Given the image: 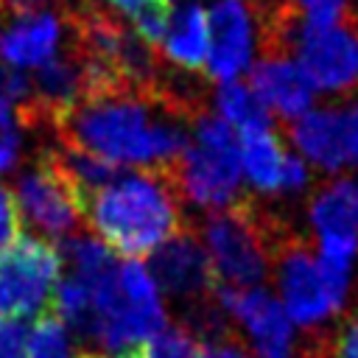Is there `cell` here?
Masks as SVG:
<instances>
[{
  "label": "cell",
  "instance_id": "cell-14",
  "mask_svg": "<svg viewBox=\"0 0 358 358\" xmlns=\"http://www.w3.org/2000/svg\"><path fill=\"white\" fill-rule=\"evenodd\" d=\"M215 302L227 316H232L252 338L255 352L282 355L294 344V327L280 299H274L263 285L257 288H224L215 285Z\"/></svg>",
  "mask_w": 358,
  "mask_h": 358
},
{
  "label": "cell",
  "instance_id": "cell-31",
  "mask_svg": "<svg viewBox=\"0 0 358 358\" xmlns=\"http://www.w3.org/2000/svg\"><path fill=\"white\" fill-rule=\"evenodd\" d=\"M263 358H296V355H294V350H288V352H282V355H263Z\"/></svg>",
  "mask_w": 358,
  "mask_h": 358
},
{
  "label": "cell",
  "instance_id": "cell-12",
  "mask_svg": "<svg viewBox=\"0 0 358 358\" xmlns=\"http://www.w3.org/2000/svg\"><path fill=\"white\" fill-rule=\"evenodd\" d=\"M148 268L157 285L171 299L185 305V316L210 305V294H215V277L204 243H199L190 232H179L176 238L162 243L151 255Z\"/></svg>",
  "mask_w": 358,
  "mask_h": 358
},
{
  "label": "cell",
  "instance_id": "cell-20",
  "mask_svg": "<svg viewBox=\"0 0 358 358\" xmlns=\"http://www.w3.org/2000/svg\"><path fill=\"white\" fill-rule=\"evenodd\" d=\"M28 358H78L73 352L67 324L53 310L36 319L28 341Z\"/></svg>",
  "mask_w": 358,
  "mask_h": 358
},
{
  "label": "cell",
  "instance_id": "cell-1",
  "mask_svg": "<svg viewBox=\"0 0 358 358\" xmlns=\"http://www.w3.org/2000/svg\"><path fill=\"white\" fill-rule=\"evenodd\" d=\"M193 101L168 84L143 90L109 84L87 92L56 123L59 143L81 148L109 165L171 171L190 143Z\"/></svg>",
  "mask_w": 358,
  "mask_h": 358
},
{
  "label": "cell",
  "instance_id": "cell-22",
  "mask_svg": "<svg viewBox=\"0 0 358 358\" xmlns=\"http://www.w3.org/2000/svg\"><path fill=\"white\" fill-rule=\"evenodd\" d=\"M201 350L199 336L185 324H165L145 347L140 350L143 358H196Z\"/></svg>",
  "mask_w": 358,
  "mask_h": 358
},
{
  "label": "cell",
  "instance_id": "cell-11",
  "mask_svg": "<svg viewBox=\"0 0 358 358\" xmlns=\"http://www.w3.org/2000/svg\"><path fill=\"white\" fill-rule=\"evenodd\" d=\"M207 62L204 70L213 81H238L252 67L257 50V17L246 0H215L207 8Z\"/></svg>",
  "mask_w": 358,
  "mask_h": 358
},
{
  "label": "cell",
  "instance_id": "cell-23",
  "mask_svg": "<svg viewBox=\"0 0 358 358\" xmlns=\"http://www.w3.org/2000/svg\"><path fill=\"white\" fill-rule=\"evenodd\" d=\"M308 25H333L347 17V0H291Z\"/></svg>",
  "mask_w": 358,
  "mask_h": 358
},
{
  "label": "cell",
  "instance_id": "cell-8",
  "mask_svg": "<svg viewBox=\"0 0 358 358\" xmlns=\"http://www.w3.org/2000/svg\"><path fill=\"white\" fill-rule=\"evenodd\" d=\"M11 196L20 218L45 238H70L84 215V196L50 157L22 171Z\"/></svg>",
  "mask_w": 358,
  "mask_h": 358
},
{
  "label": "cell",
  "instance_id": "cell-33",
  "mask_svg": "<svg viewBox=\"0 0 358 358\" xmlns=\"http://www.w3.org/2000/svg\"><path fill=\"white\" fill-rule=\"evenodd\" d=\"M159 3H168V0H159Z\"/></svg>",
  "mask_w": 358,
  "mask_h": 358
},
{
  "label": "cell",
  "instance_id": "cell-32",
  "mask_svg": "<svg viewBox=\"0 0 358 358\" xmlns=\"http://www.w3.org/2000/svg\"><path fill=\"white\" fill-rule=\"evenodd\" d=\"M98 358H106V355H98ZM115 358H143L140 352H126V355H115Z\"/></svg>",
  "mask_w": 358,
  "mask_h": 358
},
{
  "label": "cell",
  "instance_id": "cell-13",
  "mask_svg": "<svg viewBox=\"0 0 358 358\" xmlns=\"http://www.w3.org/2000/svg\"><path fill=\"white\" fill-rule=\"evenodd\" d=\"M238 148H241L243 176L249 179L255 190L268 193V196H285V193L305 190L310 179L308 162L285 151L274 126L238 134Z\"/></svg>",
  "mask_w": 358,
  "mask_h": 358
},
{
  "label": "cell",
  "instance_id": "cell-24",
  "mask_svg": "<svg viewBox=\"0 0 358 358\" xmlns=\"http://www.w3.org/2000/svg\"><path fill=\"white\" fill-rule=\"evenodd\" d=\"M31 327L22 319H0V358H28Z\"/></svg>",
  "mask_w": 358,
  "mask_h": 358
},
{
  "label": "cell",
  "instance_id": "cell-6",
  "mask_svg": "<svg viewBox=\"0 0 358 358\" xmlns=\"http://www.w3.org/2000/svg\"><path fill=\"white\" fill-rule=\"evenodd\" d=\"M204 252L210 257V268L215 285L224 288H257L263 285L277 235L260 221L252 204L238 201L227 210L213 213L201 227Z\"/></svg>",
  "mask_w": 358,
  "mask_h": 358
},
{
  "label": "cell",
  "instance_id": "cell-16",
  "mask_svg": "<svg viewBox=\"0 0 358 358\" xmlns=\"http://www.w3.org/2000/svg\"><path fill=\"white\" fill-rule=\"evenodd\" d=\"M249 87L260 103L282 120H299L310 112L316 87L296 59L288 53H266L257 64L249 67Z\"/></svg>",
  "mask_w": 358,
  "mask_h": 358
},
{
  "label": "cell",
  "instance_id": "cell-5",
  "mask_svg": "<svg viewBox=\"0 0 358 358\" xmlns=\"http://www.w3.org/2000/svg\"><path fill=\"white\" fill-rule=\"evenodd\" d=\"M271 263L277 271L280 302L288 319L308 333L319 330L344 308L350 291V268L322 260L291 235L277 238Z\"/></svg>",
  "mask_w": 358,
  "mask_h": 358
},
{
  "label": "cell",
  "instance_id": "cell-2",
  "mask_svg": "<svg viewBox=\"0 0 358 358\" xmlns=\"http://www.w3.org/2000/svg\"><path fill=\"white\" fill-rule=\"evenodd\" d=\"M95 235L120 255H154L182 229L179 190L171 171H131L112 176L84 199Z\"/></svg>",
  "mask_w": 358,
  "mask_h": 358
},
{
  "label": "cell",
  "instance_id": "cell-26",
  "mask_svg": "<svg viewBox=\"0 0 358 358\" xmlns=\"http://www.w3.org/2000/svg\"><path fill=\"white\" fill-rule=\"evenodd\" d=\"M20 213L14 204V196L0 185V255L20 238Z\"/></svg>",
  "mask_w": 358,
  "mask_h": 358
},
{
  "label": "cell",
  "instance_id": "cell-15",
  "mask_svg": "<svg viewBox=\"0 0 358 358\" xmlns=\"http://www.w3.org/2000/svg\"><path fill=\"white\" fill-rule=\"evenodd\" d=\"M308 221L319 243V257L333 266L352 268V260L358 255V210L350 179L324 185L310 199Z\"/></svg>",
  "mask_w": 358,
  "mask_h": 358
},
{
  "label": "cell",
  "instance_id": "cell-18",
  "mask_svg": "<svg viewBox=\"0 0 358 358\" xmlns=\"http://www.w3.org/2000/svg\"><path fill=\"white\" fill-rule=\"evenodd\" d=\"M207 8L199 0H185L168 11V25L159 42V53L179 70H199L207 62Z\"/></svg>",
  "mask_w": 358,
  "mask_h": 358
},
{
  "label": "cell",
  "instance_id": "cell-3",
  "mask_svg": "<svg viewBox=\"0 0 358 358\" xmlns=\"http://www.w3.org/2000/svg\"><path fill=\"white\" fill-rule=\"evenodd\" d=\"M90 324L84 341L112 355L140 352L165 324V305L159 285L148 266L140 260H123L117 268L90 294Z\"/></svg>",
  "mask_w": 358,
  "mask_h": 358
},
{
  "label": "cell",
  "instance_id": "cell-4",
  "mask_svg": "<svg viewBox=\"0 0 358 358\" xmlns=\"http://www.w3.org/2000/svg\"><path fill=\"white\" fill-rule=\"evenodd\" d=\"M182 199L201 210H227L241 199V148L232 126L218 115L199 112L190 123V143L171 168Z\"/></svg>",
  "mask_w": 358,
  "mask_h": 358
},
{
  "label": "cell",
  "instance_id": "cell-25",
  "mask_svg": "<svg viewBox=\"0 0 358 358\" xmlns=\"http://www.w3.org/2000/svg\"><path fill=\"white\" fill-rule=\"evenodd\" d=\"M17 117L11 115H0V173L11 171L20 159V129H17Z\"/></svg>",
  "mask_w": 358,
  "mask_h": 358
},
{
  "label": "cell",
  "instance_id": "cell-28",
  "mask_svg": "<svg viewBox=\"0 0 358 358\" xmlns=\"http://www.w3.org/2000/svg\"><path fill=\"white\" fill-rule=\"evenodd\" d=\"M62 6V11H67L73 3H78V0H0V11H8V14H14V17H20V14H34V11H42L45 6Z\"/></svg>",
  "mask_w": 358,
  "mask_h": 358
},
{
  "label": "cell",
  "instance_id": "cell-19",
  "mask_svg": "<svg viewBox=\"0 0 358 358\" xmlns=\"http://www.w3.org/2000/svg\"><path fill=\"white\" fill-rule=\"evenodd\" d=\"M215 112L227 126L238 129V134L271 126V112L260 103L255 90L249 84H241V81H227L218 87Z\"/></svg>",
  "mask_w": 358,
  "mask_h": 358
},
{
  "label": "cell",
  "instance_id": "cell-9",
  "mask_svg": "<svg viewBox=\"0 0 358 358\" xmlns=\"http://www.w3.org/2000/svg\"><path fill=\"white\" fill-rule=\"evenodd\" d=\"M296 62L322 92H347L358 87V20H338L333 25L299 22Z\"/></svg>",
  "mask_w": 358,
  "mask_h": 358
},
{
  "label": "cell",
  "instance_id": "cell-27",
  "mask_svg": "<svg viewBox=\"0 0 358 358\" xmlns=\"http://www.w3.org/2000/svg\"><path fill=\"white\" fill-rule=\"evenodd\" d=\"M196 358H252V355H249V350L235 336H227V338L201 344V350H199Z\"/></svg>",
  "mask_w": 358,
  "mask_h": 358
},
{
  "label": "cell",
  "instance_id": "cell-21",
  "mask_svg": "<svg viewBox=\"0 0 358 358\" xmlns=\"http://www.w3.org/2000/svg\"><path fill=\"white\" fill-rule=\"evenodd\" d=\"M296 358H358V313H352L336 338L308 333V341L294 347Z\"/></svg>",
  "mask_w": 358,
  "mask_h": 358
},
{
  "label": "cell",
  "instance_id": "cell-29",
  "mask_svg": "<svg viewBox=\"0 0 358 358\" xmlns=\"http://www.w3.org/2000/svg\"><path fill=\"white\" fill-rule=\"evenodd\" d=\"M103 3H106V6H109L115 14H126V17L131 20V17H134L137 11H143V8H145L151 0H103Z\"/></svg>",
  "mask_w": 358,
  "mask_h": 358
},
{
  "label": "cell",
  "instance_id": "cell-30",
  "mask_svg": "<svg viewBox=\"0 0 358 358\" xmlns=\"http://www.w3.org/2000/svg\"><path fill=\"white\" fill-rule=\"evenodd\" d=\"M350 185H352V199H355V210H358V176L350 179Z\"/></svg>",
  "mask_w": 358,
  "mask_h": 358
},
{
  "label": "cell",
  "instance_id": "cell-10",
  "mask_svg": "<svg viewBox=\"0 0 358 358\" xmlns=\"http://www.w3.org/2000/svg\"><path fill=\"white\" fill-rule=\"evenodd\" d=\"M291 143L305 162L322 171L358 165V101L310 109L291 123Z\"/></svg>",
  "mask_w": 358,
  "mask_h": 358
},
{
  "label": "cell",
  "instance_id": "cell-17",
  "mask_svg": "<svg viewBox=\"0 0 358 358\" xmlns=\"http://www.w3.org/2000/svg\"><path fill=\"white\" fill-rule=\"evenodd\" d=\"M67 17L53 11H34L14 17L0 31V62L14 70H39L62 53Z\"/></svg>",
  "mask_w": 358,
  "mask_h": 358
},
{
  "label": "cell",
  "instance_id": "cell-7",
  "mask_svg": "<svg viewBox=\"0 0 358 358\" xmlns=\"http://www.w3.org/2000/svg\"><path fill=\"white\" fill-rule=\"evenodd\" d=\"M59 277V249L36 235H20L0 255V319L50 313Z\"/></svg>",
  "mask_w": 358,
  "mask_h": 358
}]
</instances>
